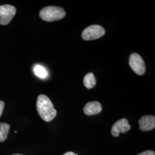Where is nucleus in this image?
<instances>
[{
  "label": "nucleus",
  "mask_w": 155,
  "mask_h": 155,
  "mask_svg": "<svg viewBox=\"0 0 155 155\" xmlns=\"http://www.w3.org/2000/svg\"><path fill=\"white\" fill-rule=\"evenodd\" d=\"M36 109L39 116L46 122L52 121L57 115V111L52 102L47 96L43 94L38 97Z\"/></svg>",
  "instance_id": "f257e3e1"
},
{
  "label": "nucleus",
  "mask_w": 155,
  "mask_h": 155,
  "mask_svg": "<svg viewBox=\"0 0 155 155\" xmlns=\"http://www.w3.org/2000/svg\"><path fill=\"white\" fill-rule=\"evenodd\" d=\"M39 16L45 21L52 22L63 18L66 16V12L61 7L49 6L43 8Z\"/></svg>",
  "instance_id": "f03ea898"
},
{
  "label": "nucleus",
  "mask_w": 155,
  "mask_h": 155,
  "mask_svg": "<svg viewBox=\"0 0 155 155\" xmlns=\"http://www.w3.org/2000/svg\"><path fill=\"white\" fill-rule=\"evenodd\" d=\"M105 29L98 25H92L84 29L82 33V38L84 40H93L103 36Z\"/></svg>",
  "instance_id": "7ed1b4c3"
},
{
  "label": "nucleus",
  "mask_w": 155,
  "mask_h": 155,
  "mask_svg": "<svg viewBox=\"0 0 155 155\" xmlns=\"http://www.w3.org/2000/svg\"><path fill=\"white\" fill-rule=\"evenodd\" d=\"M16 13V9L14 6L9 4L0 5V25L9 24Z\"/></svg>",
  "instance_id": "20e7f679"
},
{
  "label": "nucleus",
  "mask_w": 155,
  "mask_h": 155,
  "mask_svg": "<svg viewBox=\"0 0 155 155\" xmlns=\"http://www.w3.org/2000/svg\"><path fill=\"white\" fill-rule=\"evenodd\" d=\"M129 66L133 71L139 75H143L145 71V64L141 56L137 53H132L129 56Z\"/></svg>",
  "instance_id": "39448f33"
},
{
  "label": "nucleus",
  "mask_w": 155,
  "mask_h": 155,
  "mask_svg": "<svg viewBox=\"0 0 155 155\" xmlns=\"http://www.w3.org/2000/svg\"><path fill=\"white\" fill-rule=\"evenodd\" d=\"M131 128L127 119L122 118L117 121L111 127V133L114 137L119 136L120 133H125Z\"/></svg>",
  "instance_id": "423d86ee"
},
{
  "label": "nucleus",
  "mask_w": 155,
  "mask_h": 155,
  "mask_svg": "<svg viewBox=\"0 0 155 155\" xmlns=\"http://www.w3.org/2000/svg\"><path fill=\"white\" fill-rule=\"evenodd\" d=\"M139 128L141 131L148 132L155 127V117L153 116H144L139 121Z\"/></svg>",
  "instance_id": "0eeeda50"
},
{
  "label": "nucleus",
  "mask_w": 155,
  "mask_h": 155,
  "mask_svg": "<svg viewBox=\"0 0 155 155\" xmlns=\"http://www.w3.org/2000/svg\"><path fill=\"white\" fill-rule=\"evenodd\" d=\"M102 107L100 102L97 101L89 102L83 108V111L87 116H93L99 114L102 111Z\"/></svg>",
  "instance_id": "6e6552de"
},
{
  "label": "nucleus",
  "mask_w": 155,
  "mask_h": 155,
  "mask_svg": "<svg viewBox=\"0 0 155 155\" xmlns=\"http://www.w3.org/2000/svg\"><path fill=\"white\" fill-rule=\"evenodd\" d=\"M83 83L84 86L87 89L93 88L96 84V79L94 74L91 72L86 74L83 78Z\"/></svg>",
  "instance_id": "1a4fd4ad"
},
{
  "label": "nucleus",
  "mask_w": 155,
  "mask_h": 155,
  "mask_svg": "<svg viewBox=\"0 0 155 155\" xmlns=\"http://www.w3.org/2000/svg\"><path fill=\"white\" fill-rule=\"evenodd\" d=\"M10 125L5 122H0V143L4 142L7 139L9 132Z\"/></svg>",
  "instance_id": "9d476101"
},
{
  "label": "nucleus",
  "mask_w": 155,
  "mask_h": 155,
  "mask_svg": "<svg viewBox=\"0 0 155 155\" xmlns=\"http://www.w3.org/2000/svg\"><path fill=\"white\" fill-rule=\"evenodd\" d=\"M35 74L40 78H45L47 76V72L43 67L40 65H37L34 67Z\"/></svg>",
  "instance_id": "9b49d317"
},
{
  "label": "nucleus",
  "mask_w": 155,
  "mask_h": 155,
  "mask_svg": "<svg viewBox=\"0 0 155 155\" xmlns=\"http://www.w3.org/2000/svg\"><path fill=\"white\" fill-rule=\"evenodd\" d=\"M137 155H155V153L154 151L151 150H145L143 152H141Z\"/></svg>",
  "instance_id": "f8f14e48"
},
{
  "label": "nucleus",
  "mask_w": 155,
  "mask_h": 155,
  "mask_svg": "<svg viewBox=\"0 0 155 155\" xmlns=\"http://www.w3.org/2000/svg\"><path fill=\"white\" fill-rule=\"evenodd\" d=\"M4 106H5V103L2 101H0V117L2 115V113L4 109Z\"/></svg>",
  "instance_id": "ddd939ff"
},
{
  "label": "nucleus",
  "mask_w": 155,
  "mask_h": 155,
  "mask_svg": "<svg viewBox=\"0 0 155 155\" xmlns=\"http://www.w3.org/2000/svg\"><path fill=\"white\" fill-rule=\"evenodd\" d=\"M63 155H78V154H76L72 152H67Z\"/></svg>",
  "instance_id": "4468645a"
},
{
  "label": "nucleus",
  "mask_w": 155,
  "mask_h": 155,
  "mask_svg": "<svg viewBox=\"0 0 155 155\" xmlns=\"http://www.w3.org/2000/svg\"><path fill=\"white\" fill-rule=\"evenodd\" d=\"M20 155V154H15V155Z\"/></svg>",
  "instance_id": "2eb2a0df"
}]
</instances>
